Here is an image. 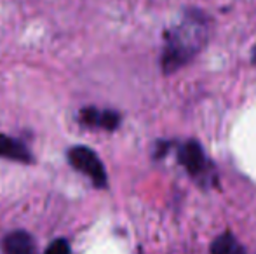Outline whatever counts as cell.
<instances>
[{"label":"cell","instance_id":"obj_1","mask_svg":"<svg viewBox=\"0 0 256 254\" xmlns=\"http://www.w3.org/2000/svg\"><path fill=\"white\" fill-rule=\"evenodd\" d=\"M211 33V19L204 10L188 7L166 31L160 66L166 75L182 70L206 47Z\"/></svg>","mask_w":256,"mask_h":254},{"label":"cell","instance_id":"obj_2","mask_svg":"<svg viewBox=\"0 0 256 254\" xmlns=\"http://www.w3.org/2000/svg\"><path fill=\"white\" fill-rule=\"evenodd\" d=\"M68 162L72 164L74 169H77L78 173L88 176L96 188H106L108 185L106 171H104V166L102 160H100L98 153L92 152L91 148L82 145L72 146L68 150Z\"/></svg>","mask_w":256,"mask_h":254},{"label":"cell","instance_id":"obj_5","mask_svg":"<svg viewBox=\"0 0 256 254\" xmlns=\"http://www.w3.org/2000/svg\"><path fill=\"white\" fill-rule=\"evenodd\" d=\"M0 157L7 160H14L20 164H32L34 162V155L26 148V145H23L18 139L10 138V136L0 134Z\"/></svg>","mask_w":256,"mask_h":254},{"label":"cell","instance_id":"obj_6","mask_svg":"<svg viewBox=\"0 0 256 254\" xmlns=\"http://www.w3.org/2000/svg\"><path fill=\"white\" fill-rule=\"evenodd\" d=\"M2 251L4 254H34L35 253L34 239L24 230L10 232L4 239Z\"/></svg>","mask_w":256,"mask_h":254},{"label":"cell","instance_id":"obj_4","mask_svg":"<svg viewBox=\"0 0 256 254\" xmlns=\"http://www.w3.org/2000/svg\"><path fill=\"white\" fill-rule=\"evenodd\" d=\"M78 122L88 127H100L104 131H115L120 126V113L115 110H100L94 106L82 108L78 113Z\"/></svg>","mask_w":256,"mask_h":254},{"label":"cell","instance_id":"obj_10","mask_svg":"<svg viewBox=\"0 0 256 254\" xmlns=\"http://www.w3.org/2000/svg\"><path fill=\"white\" fill-rule=\"evenodd\" d=\"M251 59H253V63L256 64V47H253V52H251Z\"/></svg>","mask_w":256,"mask_h":254},{"label":"cell","instance_id":"obj_8","mask_svg":"<svg viewBox=\"0 0 256 254\" xmlns=\"http://www.w3.org/2000/svg\"><path fill=\"white\" fill-rule=\"evenodd\" d=\"M70 253H72L70 242L66 239H56V241L49 244V248L46 249L44 254H70Z\"/></svg>","mask_w":256,"mask_h":254},{"label":"cell","instance_id":"obj_7","mask_svg":"<svg viewBox=\"0 0 256 254\" xmlns=\"http://www.w3.org/2000/svg\"><path fill=\"white\" fill-rule=\"evenodd\" d=\"M209 251H211V254H246V249L242 248V244L230 232H223L222 235H218L211 242Z\"/></svg>","mask_w":256,"mask_h":254},{"label":"cell","instance_id":"obj_9","mask_svg":"<svg viewBox=\"0 0 256 254\" xmlns=\"http://www.w3.org/2000/svg\"><path fill=\"white\" fill-rule=\"evenodd\" d=\"M168 150H169V143H157V146H155V159H162V157L166 155V153H168Z\"/></svg>","mask_w":256,"mask_h":254},{"label":"cell","instance_id":"obj_3","mask_svg":"<svg viewBox=\"0 0 256 254\" xmlns=\"http://www.w3.org/2000/svg\"><path fill=\"white\" fill-rule=\"evenodd\" d=\"M178 162L186 169V173L197 183H209L211 181V166L208 162L206 152L199 141L188 139L178 148Z\"/></svg>","mask_w":256,"mask_h":254}]
</instances>
